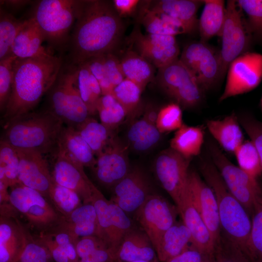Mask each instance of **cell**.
Here are the masks:
<instances>
[{
    "instance_id": "cell-46",
    "label": "cell",
    "mask_w": 262,
    "mask_h": 262,
    "mask_svg": "<svg viewBox=\"0 0 262 262\" xmlns=\"http://www.w3.org/2000/svg\"><path fill=\"white\" fill-rule=\"evenodd\" d=\"M183 124L182 110L177 103L168 104L158 111L156 126L161 133L177 131Z\"/></svg>"
},
{
    "instance_id": "cell-4",
    "label": "cell",
    "mask_w": 262,
    "mask_h": 262,
    "mask_svg": "<svg viewBox=\"0 0 262 262\" xmlns=\"http://www.w3.org/2000/svg\"><path fill=\"white\" fill-rule=\"evenodd\" d=\"M199 170L205 181L215 194L221 235L245 253L251 228L250 215L229 191L211 160H201Z\"/></svg>"
},
{
    "instance_id": "cell-50",
    "label": "cell",
    "mask_w": 262,
    "mask_h": 262,
    "mask_svg": "<svg viewBox=\"0 0 262 262\" xmlns=\"http://www.w3.org/2000/svg\"><path fill=\"white\" fill-rule=\"evenodd\" d=\"M213 262H250L243 251L221 235L215 244Z\"/></svg>"
},
{
    "instance_id": "cell-5",
    "label": "cell",
    "mask_w": 262,
    "mask_h": 262,
    "mask_svg": "<svg viewBox=\"0 0 262 262\" xmlns=\"http://www.w3.org/2000/svg\"><path fill=\"white\" fill-rule=\"evenodd\" d=\"M47 95L45 109L59 118L65 126L76 129L91 116L80 94L77 66L63 64Z\"/></svg>"
},
{
    "instance_id": "cell-12",
    "label": "cell",
    "mask_w": 262,
    "mask_h": 262,
    "mask_svg": "<svg viewBox=\"0 0 262 262\" xmlns=\"http://www.w3.org/2000/svg\"><path fill=\"white\" fill-rule=\"evenodd\" d=\"M227 74L220 101L248 92L258 86L262 80V54L248 51L242 54L230 63Z\"/></svg>"
},
{
    "instance_id": "cell-61",
    "label": "cell",
    "mask_w": 262,
    "mask_h": 262,
    "mask_svg": "<svg viewBox=\"0 0 262 262\" xmlns=\"http://www.w3.org/2000/svg\"><path fill=\"white\" fill-rule=\"evenodd\" d=\"M213 262V260H211V261H210L209 262Z\"/></svg>"
},
{
    "instance_id": "cell-9",
    "label": "cell",
    "mask_w": 262,
    "mask_h": 262,
    "mask_svg": "<svg viewBox=\"0 0 262 262\" xmlns=\"http://www.w3.org/2000/svg\"><path fill=\"white\" fill-rule=\"evenodd\" d=\"M208 147L211 160L228 190L251 216L256 200L262 195L256 178L232 164L213 143L209 142Z\"/></svg>"
},
{
    "instance_id": "cell-38",
    "label": "cell",
    "mask_w": 262,
    "mask_h": 262,
    "mask_svg": "<svg viewBox=\"0 0 262 262\" xmlns=\"http://www.w3.org/2000/svg\"><path fill=\"white\" fill-rule=\"evenodd\" d=\"M26 19H16L13 15L0 6V61L12 54V47Z\"/></svg>"
},
{
    "instance_id": "cell-27",
    "label": "cell",
    "mask_w": 262,
    "mask_h": 262,
    "mask_svg": "<svg viewBox=\"0 0 262 262\" xmlns=\"http://www.w3.org/2000/svg\"><path fill=\"white\" fill-rule=\"evenodd\" d=\"M191 234L183 222H176L164 234L156 253L159 262H166L191 246Z\"/></svg>"
},
{
    "instance_id": "cell-16",
    "label": "cell",
    "mask_w": 262,
    "mask_h": 262,
    "mask_svg": "<svg viewBox=\"0 0 262 262\" xmlns=\"http://www.w3.org/2000/svg\"><path fill=\"white\" fill-rule=\"evenodd\" d=\"M112 189L113 195L110 200L127 214H134L153 193L146 174L138 167L131 169Z\"/></svg>"
},
{
    "instance_id": "cell-14",
    "label": "cell",
    "mask_w": 262,
    "mask_h": 262,
    "mask_svg": "<svg viewBox=\"0 0 262 262\" xmlns=\"http://www.w3.org/2000/svg\"><path fill=\"white\" fill-rule=\"evenodd\" d=\"M92 169L99 183L112 189L131 170L128 146L114 136L96 157V164Z\"/></svg>"
},
{
    "instance_id": "cell-15",
    "label": "cell",
    "mask_w": 262,
    "mask_h": 262,
    "mask_svg": "<svg viewBox=\"0 0 262 262\" xmlns=\"http://www.w3.org/2000/svg\"><path fill=\"white\" fill-rule=\"evenodd\" d=\"M187 190L190 197L208 227L215 244L221 236L217 203L215 194L195 171H189Z\"/></svg>"
},
{
    "instance_id": "cell-18",
    "label": "cell",
    "mask_w": 262,
    "mask_h": 262,
    "mask_svg": "<svg viewBox=\"0 0 262 262\" xmlns=\"http://www.w3.org/2000/svg\"><path fill=\"white\" fill-rule=\"evenodd\" d=\"M16 149L19 159L20 182L37 191L48 199L53 180L44 155L31 150Z\"/></svg>"
},
{
    "instance_id": "cell-34",
    "label": "cell",
    "mask_w": 262,
    "mask_h": 262,
    "mask_svg": "<svg viewBox=\"0 0 262 262\" xmlns=\"http://www.w3.org/2000/svg\"><path fill=\"white\" fill-rule=\"evenodd\" d=\"M77 82L81 97L90 115H95L97 113V103L102 92L98 80L86 62L77 66Z\"/></svg>"
},
{
    "instance_id": "cell-24",
    "label": "cell",
    "mask_w": 262,
    "mask_h": 262,
    "mask_svg": "<svg viewBox=\"0 0 262 262\" xmlns=\"http://www.w3.org/2000/svg\"><path fill=\"white\" fill-rule=\"evenodd\" d=\"M59 227L76 240L83 237L99 236L97 213L92 203L82 204L66 217H62Z\"/></svg>"
},
{
    "instance_id": "cell-39",
    "label": "cell",
    "mask_w": 262,
    "mask_h": 262,
    "mask_svg": "<svg viewBox=\"0 0 262 262\" xmlns=\"http://www.w3.org/2000/svg\"><path fill=\"white\" fill-rule=\"evenodd\" d=\"M245 253L250 262H262V195L256 200Z\"/></svg>"
},
{
    "instance_id": "cell-49",
    "label": "cell",
    "mask_w": 262,
    "mask_h": 262,
    "mask_svg": "<svg viewBox=\"0 0 262 262\" xmlns=\"http://www.w3.org/2000/svg\"><path fill=\"white\" fill-rule=\"evenodd\" d=\"M109 205L114 233V253L125 235L136 225L128 214L118 205L110 200Z\"/></svg>"
},
{
    "instance_id": "cell-43",
    "label": "cell",
    "mask_w": 262,
    "mask_h": 262,
    "mask_svg": "<svg viewBox=\"0 0 262 262\" xmlns=\"http://www.w3.org/2000/svg\"><path fill=\"white\" fill-rule=\"evenodd\" d=\"M48 200L62 217H66L81 206L82 200L74 191L53 182Z\"/></svg>"
},
{
    "instance_id": "cell-51",
    "label": "cell",
    "mask_w": 262,
    "mask_h": 262,
    "mask_svg": "<svg viewBox=\"0 0 262 262\" xmlns=\"http://www.w3.org/2000/svg\"><path fill=\"white\" fill-rule=\"evenodd\" d=\"M17 58L12 54L0 61V110L3 114L11 95L13 82V65Z\"/></svg>"
},
{
    "instance_id": "cell-29",
    "label": "cell",
    "mask_w": 262,
    "mask_h": 262,
    "mask_svg": "<svg viewBox=\"0 0 262 262\" xmlns=\"http://www.w3.org/2000/svg\"><path fill=\"white\" fill-rule=\"evenodd\" d=\"M161 134L156 124L143 116L131 123L127 138L129 145L133 150L142 152L156 146L161 139Z\"/></svg>"
},
{
    "instance_id": "cell-36",
    "label": "cell",
    "mask_w": 262,
    "mask_h": 262,
    "mask_svg": "<svg viewBox=\"0 0 262 262\" xmlns=\"http://www.w3.org/2000/svg\"><path fill=\"white\" fill-rule=\"evenodd\" d=\"M88 144L97 157L115 136L102 123L91 116L75 129Z\"/></svg>"
},
{
    "instance_id": "cell-54",
    "label": "cell",
    "mask_w": 262,
    "mask_h": 262,
    "mask_svg": "<svg viewBox=\"0 0 262 262\" xmlns=\"http://www.w3.org/2000/svg\"><path fill=\"white\" fill-rule=\"evenodd\" d=\"M238 119L240 125L258 150L262 167V122L248 115L241 116Z\"/></svg>"
},
{
    "instance_id": "cell-25",
    "label": "cell",
    "mask_w": 262,
    "mask_h": 262,
    "mask_svg": "<svg viewBox=\"0 0 262 262\" xmlns=\"http://www.w3.org/2000/svg\"><path fill=\"white\" fill-rule=\"evenodd\" d=\"M59 151L84 167L92 169L96 157L92 149L74 128L64 125L58 143Z\"/></svg>"
},
{
    "instance_id": "cell-32",
    "label": "cell",
    "mask_w": 262,
    "mask_h": 262,
    "mask_svg": "<svg viewBox=\"0 0 262 262\" xmlns=\"http://www.w3.org/2000/svg\"><path fill=\"white\" fill-rule=\"evenodd\" d=\"M157 81L170 97L176 91L195 78L179 59L158 69Z\"/></svg>"
},
{
    "instance_id": "cell-56",
    "label": "cell",
    "mask_w": 262,
    "mask_h": 262,
    "mask_svg": "<svg viewBox=\"0 0 262 262\" xmlns=\"http://www.w3.org/2000/svg\"><path fill=\"white\" fill-rule=\"evenodd\" d=\"M213 259L192 245L186 250L166 262H208Z\"/></svg>"
},
{
    "instance_id": "cell-1",
    "label": "cell",
    "mask_w": 262,
    "mask_h": 262,
    "mask_svg": "<svg viewBox=\"0 0 262 262\" xmlns=\"http://www.w3.org/2000/svg\"><path fill=\"white\" fill-rule=\"evenodd\" d=\"M124 29L113 2L82 0L67 47L68 63L78 66L93 57L113 53Z\"/></svg>"
},
{
    "instance_id": "cell-26",
    "label": "cell",
    "mask_w": 262,
    "mask_h": 262,
    "mask_svg": "<svg viewBox=\"0 0 262 262\" xmlns=\"http://www.w3.org/2000/svg\"><path fill=\"white\" fill-rule=\"evenodd\" d=\"M239 119L234 114L222 119L209 120L208 130L220 146L225 151L233 153L244 141Z\"/></svg>"
},
{
    "instance_id": "cell-45",
    "label": "cell",
    "mask_w": 262,
    "mask_h": 262,
    "mask_svg": "<svg viewBox=\"0 0 262 262\" xmlns=\"http://www.w3.org/2000/svg\"><path fill=\"white\" fill-rule=\"evenodd\" d=\"M137 18L148 33L176 36V31L157 14L149 9L144 1L140 2Z\"/></svg>"
},
{
    "instance_id": "cell-53",
    "label": "cell",
    "mask_w": 262,
    "mask_h": 262,
    "mask_svg": "<svg viewBox=\"0 0 262 262\" xmlns=\"http://www.w3.org/2000/svg\"><path fill=\"white\" fill-rule=\"evenodd\" d=\"M57 244L65 251L71 262H79L76 240L67 231L58 226L49 231Z\"/></svg>"
},
{
    "instance_id": "cell-40",
    "label": "cell",
    "mask_w": 262,
    "mask_h": 262,
    "mask_svg": "<svg viewBox=\"0 0 262 262\" xmlns=\"http://www.w3.org/2000/svg\"><path fill=\"white\" fill-rule=\"evenodd\" d=\"M97 111L100 123L113 133L127 118L124 109L112 94L100 97L97 103Z\"/></svg>"
},
{
    "instance_id": "cell-31",
    "label": "cell",
    "mask_w": 262,
    "mask_h": 262,
    "mask_svg": "<svg viewBox=\"0 0 262 262\" xmlns=\"http://www.w3.org/2000/svg\"><path fill=\"white\" fill-rule=\"evenodd\" d=\"M204 133L198 126L183 124L170 141V148L184 157L191 158L198 155L203 143Z\"/></svg>"
},
{
    "instance_id": "cell-41",
    "label": "cell",
    "mask_w": 262,
    "mask_h": 262,
    "mask_svg": "<svg viewBox=\"0 0 262 262\" xmlns=\"http://www.w3.org/2000/svg\"><path fill=\"white\" fill-rule=\"evenodd\" d=\"M19 159L16 148L0 139V182L10 188L20 183Z\"/></svg>"
},
{
    "instance_id": "cell-22",
    "label": "cell",
    "mask_w": 262,
    "mask_h": 262,
    "mask_svg": "<svg viewBox=\"0 0 262 262\" xmlns=\"http://www.w3.org/2000/svg\"><path fill=\"white\" fill-rule=\"evenodd\" d=\"M144 2L150 10L164 14L178 20L191 33L198 29V19L196 13L204 1L201 0H145Z\"/></svg>"
},
{
    "instance_id": "cell-58",
    "label": "cell",
    "mask_w": 262,
    "mask_h": 262,
    "mask_svg": "<svg viewBox=\"0 0 262 262\" xmlns=\"http://www.w3.org/2000/svg\"><path fill=\"white\" fill-rule=\"evenodd\" d=\"M140 1L138 0H114L113 3L117 14L122 18L133 14Z\"/></svg>"
},
{
    "instance_id": "cell-10",
    "label": "cell",
    "mask_w": 262,
    "mask_h": 262,
    "mask_svg": "<svg viewBox=\"0 0 262 262\" xmlns=\"http://www.w3.org/2000/svg\"><path fill=\"white\" fill-rule=\"evenodd\" d=\"M177 206L162 196L152 193L133 214L139 227L149 238L156 251L162 238L177 222Z\"/></svg>"
},
{
    "instance_id": "cell-20",
    "label": "cell",
    "mask_w": 262,
    "mask_h": 262,
    "mask_svg": "<svg viewBox=\"0 0 262 262\" xmlns=\"http://www.w3.org/2000/svg\"><path fill=\"white\" fill-rule=\"evenodd\" d=\"M182 221L191 234V245L203 253L213 256L215 243L201 216L194 205L186 190L177 206Z\"/></svg>"
},
{
    "instance_id": "cell-3",
    "label": "cell",
    "mask_w": 262,
    "mask_h": 262,
    "mask_svg": "<svg viewBox=\"0 0 262 262\" xmlns=\"http://www.w3.org/2000/svg\"><path fill=\"white\" fill-rule=\"evenodd\" d=\"M65 125L57 116L44 109L18 116L3 125L0 139L16 149L43 155L56 152Z\"/></svg>"
},
{
    "instance_id": "cell-35",
    "label": "cell",
    "mask_w": 262,
    "mask_h": 262,
    "mask_svg": "<svg viewBox=\"0 0 262 262\" xmlns=\"http://www.w3.org/2000/svg\"><path fill=\"white\" fill-rule=\"evenodd\" d=\"M79 262H113L112 251L96 236L80 238L76 244Z\"/></svg>"
},
{
    "instance_id": "cell-33",
    "label": "cell",
    "mask_w": 262,
    "mask_h": 262,
    "mask_svg": "<svg viewBox=\"0 0 262 262\" xmlns=\"http://www.w3.org/2000/svg\"><path fill=\"white\" fill-rule=\"evenodd\" d=\"M131 41L137 52L158 69L179 59L178 44L168 47L151 45L141 40L133 33Z\"/></svg>"
},
{
    "instance_id": "cell-19",
    "label": "cell",
    "mask_w": 262,
    "mask_h": 262,
    "mask_svg": "<svg viewBox=\"0 0 262 262\" xmlns=\"http://www.w3.org/2000/svg\"><path fill=\"white\" fill-rule=\"evenodd\" d=\"M136 261L159 262L149 238L136 225L125 235L114 252L113 262Z\"/></svg>"
},
{
    "instance_id": "cell-21",
    "label": "cell",
    "mask_w": 262,
    "mask_h": 262,
    "mask_svg": "<svg viewBox=\"0 0 262 262\" xmlns=\"http://www.w3.org/2000/svg\"><path fill=\"white\" fill-rule=\"evenodd\" d=\"M29 229L17 216L0 217V262H16L23 252Z\"/></svg>"
},
{
    "instance_id": "cell-6",
    "label": "cell",
    "mask_w": 262,
    "mask_h": 262,
    "mask_svg": "<svg viewBox=\"0 0 262 262\" xmlns=\"http://www.w3.org/2000/svg\"><path fill=\"white\" fill-rule=\"evenodd\" d=\"M82 0H42L37 1L31 17L53 48H67L72 29Z\"/></svg>"
},
{
    "instance_id": "cell-8",
    "label": "cell",
    "mask_w": 262,
    "mask_h": 262,
    "mask_svg": "<svg viewBox=\"0 0 262 262\" xmlns=\"http://www.w3.org/2000/svg\"><path fill=\"white\" fill-rule=\"evenodd\" d=\"M251 34L244 13L237 0H228L224 24L220 36L222 41L219 51L220 81L227 73L230 63L247 52Z\"/></svg>"
},
{
    "instance_id": "cell-59",
    "label": "cell",
    "mask_w": 262,
    "mask_h": 262,
    "mask_svg": "<svg viewBox=\"0 0 262 262\" xmlns=\"http://www.w3.org/2000/svg\"><path fill=\"white\" fill-rule=\"evenodd\" d=\"M32 2L27 0H0V4L14 12L22 9Z\"/></svg>"
},
{
    "instance_id": "cell-28",
    "label": "cell",
    "mask_w": 262,
    "mask_h": 262,
    "mask_svg": "<svg viewBox=\"0 0 262 262\" xmlns=\"http://www.w3.org/2000/svg\"><path fill=\"white\" fill-rule=\"evenodd\" d=\"M204 8L198 19L200 41L206 42L215 36H220L226 16L225 2L223 0H204Z\"/></svg>"
},
{
    "instance_id": "cell-11",
    "label": "cell",
    "mask_w": 262,
    "mask_h": 262,
    "mask_svg": "<svg viewBox=\"0 0 262 262\" xmlns=\"http://www.w3.org/2000/svg\"><path fill=\"white\" fill-rule=\"evenodd\" d=\"M191 159L170 147L162 151L154 162L157 179L177 206L187 189Z\"/></svg>"
},
{
    "instance_id": "cell-48",
    "label": "cell",
    "mask_w": 262,
    "mask_h": 262,
    "mask_svg": "<svg viewBox=\"0 0 262 262\" xmlns=\"http://www.w3.org/2000/svg\"><path fill=\"white\" fill-rule=\"evenodd\" d=\"M251 34L262 40V0H238Z\"/></svg>"
},
{
    "instance_id": "cell-44",
    "label": "cell",
    "mask_w": 262,
    "mask_h": 262,
    "mask_svg": "<svg viewBox=\"0 0 262 262\" xmlns=\"http://www.w3.org/2000/svg\"><path fill=\"white\" fill-rule=\"evenodd\" d=\"M238 166L256 178L262 172V167L258 150L250 140L244 141L234 153Z\"/></svg>"
},
{
    "instance_id": "cell-62",
    "label": "cell",
    "mask_w": 262,
    "mask_h": 262,
    "mask_svg": "<svg viewBox=\"0 0 262 262\" xmlns=\"http://www.w3.org/2000/svg\"><path fill=\"white\" fill-rule=\"evenodd\" d=\"M261 105H262V99H261Z\"/></svg>"
},
{
    "instance_id": "cell-23",
    "label": "cell",
    "mask_w": 262,
    "mask_h": 262,
    "mask_svg": "<svg viewBox=\"0 0 262 262\" xmlns=\"http://www.w3.org/2000/svg\"><path fill=\"white\" fill-rule=\"evenodd\" d=\"M44 34L31 16L16 37L12 47V54L19 59L36 58L51 54L42 46Z\"/></svg>"
},
{
    "instance_id": "cell-55",
    "label": "cell",
    "mask_w": 262,
    "mask_h": 262,
    "mask_svg": "<svg viewBox=\"0 0 262 262\" xmlns=\"http://www.w3.org/2000/svg\"><path fill=\"white\" fill-rule=\"evenodd\" d=\"M104 64L108 77L115 88L125 79L120 60L113 53H107L104 54Z\"/></svg>"
},
{
    "instance_id": "cell-47",
    "label": "cell",
    "mask_w": 262,
    "mask_h": 262,
    "mask_svg": "<svg viewBox=\"0 0 262 262\" xmlns=\"http://www.w3.org/2000/svg\"><path fill=\"white\" fill-rule=\"evenodd\" d=\"M52 260L44 242L39 236L33 237L29 230L25 248L16 262H51Z\"/></svg>"
},
{
    "instance_id": "cell-60",
    "label": "cell",
    "mask_w": 262,
    "mask_h": 262,
    "mask_svg": "<svg viewBox=\"0 0 262 262\" xmlns=\"http://www.w3.org/2000/svg\"><path fill=\"white\" fill-rule=\"evenodd\" d=\"M149 262L144 261H134V262Z\"/></svg>"
},
{
    "instance_id": "cell-7",
    "label": "cell",
    "mask_w": 262,
    "mask_h": 262,
    "mask_svg": "<svg viewBox=\"0 0 262 262\" xmlns=\"http://www.w3.org/2000/svg\"><path fill=\"white\" fill-rule=\"evenodd\" d=\"M9 188L11 205L40 234L59 225L62 217L51 202L39 192L21 182Z\"/></svg>"
},
{
    "instance_id": "cell-37",
    "label": "cell",
    "mask_w": 262,
    "mask_h": 262,
    "mask_svg": "<svg viewBox=\"0 0 262 262\" xmlns=\"http://www.w3.org/2000/svg\"><path fill=\"white\" fill-rule=\"evenodd\" d=\"M109 202V200L94 186L91 203L97 213L99 226L98 237L108 245L113 253L115 239Z\"/></svg>"
},
{
    "instance_id": "cell-2",
    "label": "cell",
    "mask_w": 262,
    "mask_h": 262,
    "mask_svg": "<svg viewBox=\"0 0 262 262\" xmlns=\"http://www.w3.org/2000/svg\"><path fill=\"white\" fill-rule=\"evenodd\" d=\"M63 64L61 57L52 54L15 60L12 91L3 114V125L33 111L55 81Z\"/></svg>"
},
{
    "instance_id": "cell-42",
    "label": "cell",
    "mask_w": 262,
    "mask_h": 262,
    "mask_svg": "<svg viewBox=\"0 0 262 262\" xmlns=\"http://www.w3.org/2000/svg\"><path fill=\"white\" fill-rule=\"evenodd\" d=\"M143 91L138 85L126 78L113 90L112 95L122 106L130 120L139 111Z\"/></svg>"
},
{
    "instance_id": "cell-52",
    "label": "cell",
    "mask_w": 262,
    "mask_h": 262,
    "mask_svg": "<svg viewBox=\"0 0 262 262\" xmlns=\"http://www.w3.org/2000/svg\"><path fill=\"white\" fill-rule=\"evenodd\" d=\"M104 54L93 57L84 62L88 65L92 73L98 80L102 95L112 94L114 87L109 80L104 64Z\"/></svg>"
},
{
    "instance_id": "cell-13",
    "label": "cell",
    "mask_w": 262,
    "mask_h": 262,
    "mask_svg": "<svg viewBox=\"0 0 262 262\" xmlns=\"http://www.w3.org/2000/svg\"><path fill=\"white\" fill-rule=\"evenodd\" d=\"M179 59L205 92L220 81L219 51L206 42L200 41L187 45Z\"/></svg>"
},
{
    "instance_id": "cell-57",
    "label": "cell",
    "mask_w": 262,
    "mask_h": 262,
    "mask_svg": "<svg viewBox=\"0 0 262 262\" xmlns=\"http://www.w3.org/2000/svg\"><path fill=\"white\" fill-rule=\"evenodd\" d=\"M48 248L52 260L55 262H71L65 251L57 244L48 233H43L38 236Z\"/></svg>"
},
{
    "instance_id": "cell-30",
    "label": "cell",
    "mask_w": 262,
    "mask_h": 262,
    "mask_svg": "<svg viewBox=\"0 0 262 262\" xmlns=\"http://www.w3.org/2000/svg\"><path fill=\"white\" fill-rule=\"evenodd\" d=\"M120 62L125 78L136 83L143 90L153 80V65L137 52L127 51Z\"/></svg>"
},
{
    "instance_id": "cell-17",
    "label": "cell",
    "mask_w": 262,
    "mask_h": 262,
    "mask_svg": "<svg viewBox=\"0 0 262 262\" xmlns=\"http://www.w3.org/2000/svg\"><path fill=\"white\" fill-rule=\"evenodd\" d=\"M55 157L51 173L54 182L76 192L83 204L91 203L95 185L86 176L84 166L59 151Z\"/></svg>"
}]
</instances>
